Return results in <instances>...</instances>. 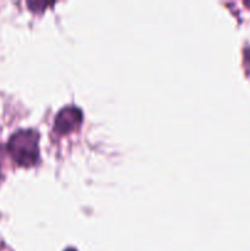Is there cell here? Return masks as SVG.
Listing matches in <instances>:
<instances>
[{
  "label": "cell",
  "instance_id": "cell-1",
  "mask_svg": "<svg viewBox=\"0 0 250 251\" xmlns=\"http://www.w3.org/2000/svg\"><path fill=\"white\" fill-rule=\"evenodd\" d=\"M39 135L36 130H19L10 137L7 151L17 164L24 167L33 166L38 161Z\"/></svg>",
  "mask_w": 250,
  "mask_h": 251
},
{
  "label": "cell",
  "instance_id": "cell-3",
  "mask_svg": "<svg viewBox=\"0 0 250 251\" xmlns=\"http://www.w3.org/2000/svg\"><path fill=\"white\" fill-rule=\"evenodd\" d=\"M245 56H247V60L250 63V48L245 49Z\"/></svg>",
  "mask_w": 250,
  "mask_h": 251
},
{
  "label": "cell",
  "instance_id": "cell-4",
  "mask_svg": "<svg viewBox=\"0 0 250 251\" xmlns=\"http://www.w3.org/2000/svg\"><path fill=\"white\" fill-rule=\"evenodd\" d=\"M65 251H76V250L73 249V248H69V249H66Z\"/></svg>",
  "mask_w": 250,
  "mask_h": 251
},
{
  "label": "cell",
  "instance_id": "cell-2",
  "mask_svg": "<svg viewBox=\"0 0 250 251\" xmlns=\"http://www.w3.org/2000/svg\"><path fill=\"white\" fill-rule=\"evenodd\" d=\"M82 122V112L77 107L69 105L59 110L54 119V129L60 134H68Z\"/></svg>",
  "mask_w": 250,
  "mask_h": 251
}]
</instances>
